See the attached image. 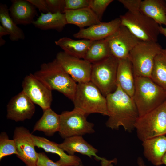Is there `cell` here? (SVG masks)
<instances>
[{
	"label": "cell",
	"instance_id": "obj_1",
	"mask_svg": "<svg viewBox=\"0 0 166 166\" xmlns=\"http://www.w3.org/2000/svg\"><path fill=\"white\" fill-rule=\"evenodd\" d=\"M106 98L109 117L106 126L113 130L122 126L127 131L133 130L139 116L132 98L118 85L115 91Z\"/></svg>",
	"mask_w": 166,
	"mask_h": 166
},
{
	"label": "cell",
	"instance_id": "obj_2",
	"mask_svg": "<svg viewBox=\"0 0 166 166\" xmlns=\"http://www.w3.org/2000/svg\"><path fill=\"white\" fill-rule=\"evenodd\" d=\"M33 74L52 91H57L73 100L77 84L56 59L42 64Z\"/></svg>",
	"mask_w": 166,
	"mask_h": 166
},
{
	"label": "cell",
	"instance_id": "obj_3",
	"mask_svg": "<svg viewBox=\"0 0 166 166\" xmlns=\"http://www.w3.org/2000/svg\"><path fill=\"white\" fill-rule=\"evenodd\" d=\"M132 98L139 117L155 109L166 101V91L149 77H135Z\"/></svg>",
	"mask_w": 166,
	"mask_h": 166
},
{
	"label": "cell",
	"instance_id": "obj_4",
	"mask_svg": "<svg viewBox=\"0 0 166 166\" xmlns=\"http://www.w3.org/2000/svg\"><path fill=\"white\" fill-rule=\"evenodd\" d=\"M72 101L74 109L86 115L92 113L108 115L106 97L91 81L77 84Z\"/></svg>",
	"mask_w": 166,
	"mask_h": 166
},
{
	"label": "cell",
	"instance_id": "obj_5",
	"mask_svg": "<svg viewBox=\"0 0 166 166\" xmlns=\"http://www.w3.org/2000/svg\"><path fill=\"white\" fill-rule=\"evenodd\" d=\"M119 60L111 55L105 59L92 64L90 81L105 97L116 89Z\"/></svg>",
	"mask_w": 166,
	"mask_h": 166
},
{
	"label": "cell",
	"instance_id": "obj_6",
	"mask_svg": "<svg viewBox=\"0 0 166 166\" xmlns=\"http://www.w3.org/2000/svg\"><path fill=\"white\" fill-rule=\"evenodd\" d=\"M162 49L157 42L140 41L130 52L128 56L134 77L150 78L155 58Z\"/></svg>",
	"mask_w": 166,
	"mask_h": 166
},
{
	"label": "cell",
	"instance_id": "obj_7",
	"mask_svg": "<svg viewBox=\"0 0 166 166\" xmlns=\"http://www.w3.org/2000/svg\"><path fill=\"white\" fill-rule=\"evenodd\" d=\"M137 136L144 141L166 134V101L160 106L139 117L135 125Z\"/></svg>",
	"mask_w": 166,
	"mask_h": 166
},
{
	"label": "cell",
	"instance_id": "obj_8",
	"mask_svg": "<svg viewBox=\"0 0 166 166\" xmlns=\"http://www.w3.org/2000/svg\"><path fill=\"white\" fill-rule=\"evenodd\" d=\"M121 25L126 26L140 41L157 42L160 34L159 25L140 11H127L119 17Z\"/></svg>",
	"mask_w": 166,
	"mask_h": 166
},
{
	"label": "cell",
	"instance_id": "obj_9",
	"mask_svg": "<svg viewBox=\"0 0 166 166\" xmlns=\"http://www.w3.org/2000/svg\"><path fill=\"white\" fill-rule=\"evenodd\" d=\"M60 119L59 132L63 138L82 136L95 132L94 124L87 121L86 115L76 109L63 112Z\"/></svg>",
	"mask_w": 166,
	"mask_h": 166
},
{
	"label": "cell",
	"instance_id": "obj_10",
	"mask_svg": "<svg viewBox=\"0 0 166 166\" xmlns=\"http://www.w3.org/2000/svg\"><path fill=\"white\" fill-rule=\"evenodd\" d=\"M111 55L119 60L128 57L130 52L141 41L126 26L121 25L105 39Z\"/></svg>",
	"mask_w": 166,
	"mask_h": 166
},
{
	"label": "cell",
	"instance_id": "obj_11",
	"mask_svg": "<svg viewBox=\"0 0 166 166\" xmlns=\"http://www.w3.org/2000/svg\"><path fill=\"white\" fill-rule=\"evenodd\" d=\"M55 59L76 82L90 81L92 64L89 61L71 56L64 51L58 53Z\"/></svg>",
	"mask_w": 166,
	"mask_h": 166
},
{
	"label": "cell",
	"instance_id": "obj_12",
	"mask_svg": "<svg viewBox=\"0 0 166 166\" xmlns=\"http://www.w3.org/2000/svg\"><path fill=\"white\" fill-rule=\"evenodd\" d=\"M22 87L24 93L43 111L50 108L52 101V90L34 74L30 73L24 77Z\"/></svg>",
	"mask_w": 166,
	"mask_h": 166
},
{
	"label": "cell",
	"instance_id": "obj_13",
	"mask_svg": "<svg viewBox=\"0 0 166 166\" xmlns=\"http://www.w3.org/2000/svg\"><path fill=\"white\" fill-rule=\"evenodd\" d=\"M32 135L23 126L16 127L14 132L13 139L18 153L17 156L26 166H37L38 153L35 150Z\"/></svg>",
	"mask_w": 166,
	"mask_h": 166
},
{
	"label": "cell",
	"instance_id": "obj_14",
	"mask_svg": "<svg viewBox=\"0 0 166 166\" xmlns=\"http://www.w3.org/2000/svg\"><path fill=\"white\" fill-rule=\"evenodd\" d=\"M35 111L34 104L22 90L9 102L6 117L16 122L23 121L31 118Z\"/></svg>",
	"mask_w": 166,
	"mask_h": 166
},
{
	"label": "cell",
	"instance_id": "obj_15",
	"mask_svg": "<svg viewBox=\"0 0 166 166\" xmlns=\"http://www.w3.org/2000/svg\"><path fill=\"white\" fill-rule=\"evenodd\" d=\"M121 25L120 18L108 22H101L87 28L80 29L73 34L75 38L92 41L105 39L114 33Z\"/></svg>",
	"mask_w": 166,
	"mask_h": 166
},
{
	"label": "cell",
	"instance_id": "obj_16",
	"mask_svg": "<svg viewBox=\"0 0 166 166\" xmlns=\"http://www.w3.org/2000/svg\"><path fill=\"white\" fill-rule=\"evenodd\" d=\"M35 146L43 149L45 152L59 155V160L56 162L60 166H81V161L78 156L68 155L54 142L44 137L32 135Z\"/></svg>",
	"mask_w": 166,
	"mask_h": 166
},
{
	"label": "cell",
	"instance_id": "obj_17",
	"mask_svg": "<svg viewBox=\"0 0 166 166\" xmlns=\"http://www.w3.org/2000/svg\"><path fill=\"white\" fill-rule=\"evenodd\" d=\"M9 9L10 15L17 25L32 24L38 15L36 8L27 0H11Z\"/></svg>",
	"mask_w": 166,
	"mask_h": 166
},
{
	"label": "cell",
	"instance_id": "obj_18",
	"mask_svg": "<svg viewBox=\"0 0 166 166\" xmlns=\"http://www.w3.org/2000/svg\"><path fill=\"white\" fill-rule=\"evenodd\" d=\"M145 157L153 164L159 166L166 152V136L161 135L143 141Z\"/></svg>",
	"mask_w": 166,
	"mask_h": 166
},
{
	"label": "cell",
	"instance_id": "obj_19",
	"mask_svg": "<svg viewBox=\"0 0 166 166\" xmlns=\"http://www.w3.org/2000/svg\"><path fill=\"white\" fill-rule=\"evenodd\" d=\"M117 83L124 92L132 97L134 92L135 79L132 65L128 57L119 60Z\"/></svg>",
	"mask_w": 166,
	"mask_h": 166
},
{
	"label": "cell",
	"instance_id": "obj_20",
	"mask_svg": "<svg viewBox=\"0 0 166 166\" xmlns=\"http://www.w3.org/2000/svg\"><path fill=\"white\" fill-rule=\"evenodd\" d=\"M59 147L69 155H74L76 152L88 156H94L97 160L101 161L103 158L97 155L98 150L87 142L82 136H74L65 139L64 141L59 144Z\"/></svg>",
	"mask_w": 166,
	"mask_h": 166
},
{
	"label": "cell",
	"instance_id": "obj_21",
	"mask_svg": "<svg viewBox=\"0 0 166 166\" xmlns=\"http://www.w3.org/2000/svg\"><path fill=\"white\" fill-rule=\"evenodd\" d=\"M65 14L68 24L75 25L80 29L101 22L89 7L77 10H65Z\"/></svg>",
	"mask_w": 166,
	"mask_h": 166
},
{
	"label": "cell",
	"instance_id": "obj_22",
	"mask_svg": "<svg viewBox=\"0 0 166 166\" xmlns=\"http://www.w3.org/2000/svg\"><path fill=\"white\" fill-rule=\"evenodd\" d=\"M93 41L86 39L75 40L63 37L55 41V43L69 55L84 59Z\"/></svg>",
	"mask_w": 166,
	"mask_h": 166
},
{
	"label": "cell",
	"instance_id": "obj_23",
	"mask_svg": "<svg viewBox=\"0 0 166 166\" xmlns=\"http://www.w3.org/2000/svg\"><path fill=\"white\" fill-rule=\"evenodd\" d=\"M140 12L155 21L159 25L166 26V2L165 0L141 1Z\"/></svg>",
	"mask_w": 166,
	"mask_h": 166
},
{
	"label": "cell",
	"instance_id": "obj_24",
	"mask_svg": "<svg viewBox=\"0 0 166 166\" xmlns=\"http://www.w3.org/2000/svg\"><path fill=\"white\" fill-rule=\"evenodd\" d=\"M32 24L36 28L42 30H55L61 32L68 24L64 13H41L38 18Z\"/></svg>",
	"mask_w": 166,
	"mask_h": 166
},
{
	"label": "cell",
	"instance_id": "obj_25",
	"mask_svg": "<svg viewBox=\"0 0 166 166\" xmlns=\"http://www.w3.org/2000/svg\"><path fill=\"white\" fill-rule=\"evenodd\" d=\"M41 117L35 123L33 132H44L45 135L51 136L59 132L60 127V115L56 113L51 108L43 111Z\"/></svg>",
	"mask_w": 166,
	"mask_h": 166
},
{
	"label": "cell",
	"instance_id": "obj_26",
	"mask_svg": "<svg viewBox=\"0 0 166 166\" xmlns=\"http://www.w3.org/2000/svg\"><path fill=\"white\" fill-rule=\"evenodd\" d=\"M0 22L9 33V38L12 41L24 40L25 35L23 30L17 26L11 17L9 9L6 4H0Z\"/></svg>",
	"mask_w": 166,
	"mask_h": 166
},
{
	"label": "cell",
	"instance_id": "obj_27",
	"mask_svg": "<svg viewBox=\"0 0 166 166\" xmlns=\"http://www.w3.org/2000/svg\"><path fill=\"white\" fill-rule=\"evenodd\" d=\"M150 78L166 91V48L156 57Z\"/></svg>",
	"mask_w": 166,
	"mask_h": 166
},
{
	"label": "cell",
	"instance_id": "obj_28",
	"mask_svg": "<svg viewBox=\"0 0 166 166\" xmlns=\"http://www.w3.org/2000/svg\"><path fill=\"white\" fill-rule=\"evenodd\" d=\"M111 55L109 45L104 39L93 41L84 59L93 64L102 60Z\"/></svg>",
	"mask_w": 166,
	"mask_h": 166
},
{
	"label": "cell",
	"instance_id": "obj_29",
	"mask_svg": "<svg viewBox=\"0 0 166 166\" xmlns=\"http://www.w3.org/2000/svg\"><path fill=\"white\" fill-rule=\"evenodd\" d=\"M13 154L18 155L14 140L9 139L6 132H1L0 135V160Z\"/></svg>",
	"mask_w": 166,
	"mask_h": 166
},
{
	"label": "cell",
	"instance_id": "obj_30",
	"mask_svg": "<svg viewBox=\"0 0 166 166\" xmlns=\"http://www.w3.org/2000/svg\"><path fill=\"white\" fill-rule=\"evenodd\" d=\"M113 0H90L89 7L101 21L103 14Z\"/></svg>",
	"mask_w": 166,
	"mask_h": 166
},
{
	"label": "cell",
	"instance_id": "obj_31",
	"mask_svg": "<svg viewBox=\"0 0 166 166\" xmlns=\"http://www.w3.org/2000/svg\"><path fill=\"white\" fill-rule=\"evenodd\" d=\"M45 0L49 12L64 13L65 10V0Z\"/></svg>",
	"mask_w": 166,
	"mask_h": 166
},
{
	"label": "cell",
	"instance_id": "obj_32",
	"mask_svg": "<svg viewBox=\"0 0 166 166\" xmlns=\"http://www.w3.org/2000/svg\"><path fill=\"white\" fill-rule=\"evenodd\" d=\"M65 10H77L89 7L90 0H65Z\"/></svg>",
	"mask_w": 166,
	"mask_h": 166
},
{
	"label": "cell",
	"instance_id": "obj_33",
	"mask_svg": "<svg viewBox=\"0 0 166 166\" xmlns=\"http://www.w3.org/2000/svg\"><path fill=\"white\" fill-rule=\"evenodd\" d=\"M118 1L128 10V11L132 13L140 11L141 0H118Z\"/></svg>",
	"mask_w": 166,
	"mask_h": 166
},
{
	"label": "cell",
	"instance_id": "obj_34",
	"mask_svg": "<svg viewBox=\"0 0 166 166\" xmlns=\"http://www.w3.org/2000/svg\"><path fill=\"white\" fill-rule=\"evenodd\" d=\"M37 166H60L57 162L50 160L44 152L38 153Z\"/></svg>",
	"mask_w": 166,
	"mask_h": 166
},
{
	"label": "cell",
	"instance_id": "obj_35",
	"mask_svg": "<svg viewBox=\"0 0 166 166\" xmlns=\"http://www.w3.org/2000/svg\"><path fill=\"white\" fill-rule=\"evenodd\" d=\"M35 8L38 9L41 13H44L49 12L45 0H27Z\"/></svg>",
	"mask_w": 166,
	"mask_h": 166
},
{
	"label": "cell",
	"instance_id": "obj_36",
	"mask_svg": "<svg viewBox=\"0 0 166 166\" xmlns=\"http://www.w3.org/2000/svg\"><path fill=\"white\" fill-rule=\"evenodd\" d=\"M116 160L114 159L109 160L104 158L101 161V166H114L112 163L116 162Z\"/></svg>",
	"mask_w": 166,
	"mask_h": 166
},
{
	"label": "cell",
	"instance_id": "obj_37",
	"mask_svg": "<svg viewBox=\"0 0 166 166\" xmlns=\"http://www.w3.org/2000/svg\"><path fill=\"white\" fill-rule=\"evenodd\" d=\"M7 30L1 25H0V37H2L6 35H9Z\"/></svg>",
	"mask_w": 166,
	"mask_h": 166
},
{
	"label": "cell",
	"instance_id": "obj_38",
	"mask_svg": "<svg viewBox=\"0 0 166 166\" xmlns=\"http://www.w3.org/2000/svg\"><path fill=\"white\" fill-rule=\"evenodd\" d=\"M137 163L138 166H146L143 159L140 157L138 158Z\"/></svg>",
	"mask_w": 166,
	"mask_h": 166
},
{
	"label": "cell",
	"instance_id": "obj_39",
	"mask_svg": "<svg viewBox=\"0 0 166 166\" xmlns=\"http://www.w3.org/2000/svg\"><path fill=\"white\" fill-rule=\"evenodd\" d=\"M159 30L160 33L162 34L166 37V27H164L161 26H160Z\"/></svg>",
	"mask_w": 166,
	"mask_h": 166
},
{
	"label": "cell",
	"instance_id": "obj_40",
	"mask_svg": "<svg viewBox=\"0 0 166 166\" xmlns=\"http://www.w3.org/2000/svg\"><path fill=\"white\" fill-rule=\"evenodd\" d=\"M5 41L2 38V37H0V46H1L5 44Z\"/></svg>",
	"mask_w": 166,
	"mask_h": 166
},
{
	"label": "cell",
	"instance_id": "obj_41",
	"mask_svg": "<svg viewBox=\"0 0 166 166\" xmlns=\"http://www.w3.org/2000/svg\"><path fill=\"white\" fill-rule=\"evenodd\" d=\"M162 163L163 164H164L166 165V152L163 157L162 159Z\"/></svg>",
	"mask_w": 166,
	"mask_h": 166
},
{
	"label": "cell",
	"instance_id": "obj_42",
	"mask_svg": "<svg viewBox=\"0 0 166 166\" xmlns=\"http://www.w3.org/2000/svg\"><path fill=\"white\" fill-rule=\"evenodd\" d=\"M165 0L166 2V0Z\"/></svg>",
	"mask_w": 166,
	"mask_h": 166
}]
</instances>
